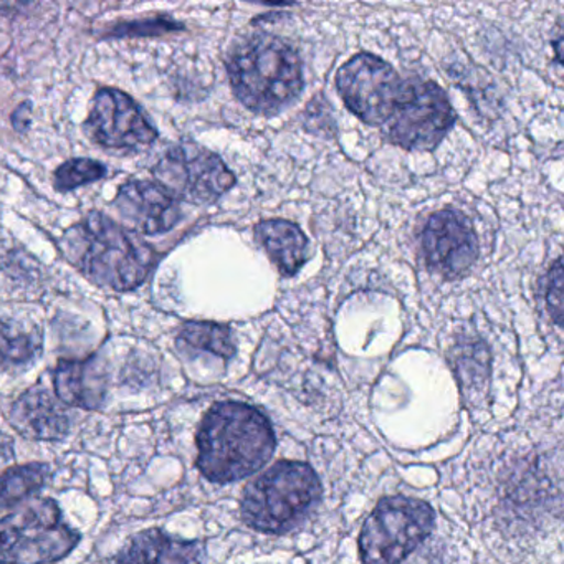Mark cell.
Segmentation results:
<instances>
[{
    "label": "cell",
    "instance_id": "6da1fadb",
    "mask_svg": "<svg viewBox=\"0 0 564 564\" xmlns=\"http://www.w3.org/2000/svg\"><path fill=\"white\" fill-rule=\"evenodd\" d=\"M197 460L204 478L232 484L256 474L275 452V432L269 417L246 402H217L204 415L196 437Z\"/></svg>",
    "mask_w": 564,
    "mask_h": 564
},
{
    "label": "cell",
    "instance_id": "7a4b0ae2",
    "mask_svg": "<svg viewBox=\"0 0 564 564\" xmlns=\"http://www.w3.org/2000/svg\"><path fill=\"white\" fill-rule=\"evenodd\" d=\"M65 257L101 289H138L154 265L150 246L101 213H91L62 239Z\"/></svg>",
    "mask_w": 564,
    "mask_h": 564
},
{
    "label": "cell",
    "instance_id": "3957f363",
    "mask_svg": "<svg viewBox=\"0 0 564 564\" xmlns=\"http://www.w3.org/2000/svg\"><path fill=\"white\" fill-rule=\"evenodd\" d=\"M227 74L237 100L260 115H272L303 90L302 62L295 48L270 34H256L236 45Z\"/></svg>",
    "mask_w": 564,
    "mask_h": 564
},
{
    "label": "cell",
    "instance_id": "277c9868",
    "mask_svg": "<svg viewBox=\"0 0 564 564\" xmlns=\"http://www.w3.org/2000/svg\"><path fill=\"white\" fill-rule=\"evenodd\" d=\"M322 495V481L313 467L280 460L247 485L240 513L243 523L260 533H289L312 513Z\"/></svg>",
    "mask_w": 564,
    "mask_h": 564
},
{
    "label": "cell",
    "instance_id": "5b68a950",
    "mask_svg": "<svg viewBox=\"0 0 564 564\" xmlns=\"http://www.w3.org/2000/svg\"><path fill=\"white\" fill-rule=\"evenodd\" d=\"M82 534L64 520L52 498H35L0 518V564H48L67 557Z\"/></svg>",
    "mask_w": 564,
    "mask_h": 564
},
{
    "label": "cell",
    "instance_id": "8992f818",
    "mask_svg": "<svg viewBox=\"0 0 564 564\" xmlns=\"http://www.w3.org/2000/svg\"><path fill=\"white\" fill-rule=\"evenodd\" d=\"M434 508L417 498L386 497L366 518L359 534L362 564H401L434 530Z\"/></svg>",
    "mask_w": 564,
    "mask_h": 564
},
{
    "label": "cell",
    "instance_id": "52a82bcc",
    "mask_svg": "<svg viewBox=\"0 0 564 564\" xmlns=\"http://www.w3.org/2000/svg\"><path fill=\"white\" fill-rule=\"evenodd\" d=\"M336 87L348 110L369 127L382 128L408 94L409 80L372 54H359L336 74Z\"/></svg>",
    "mask_w": 564,
    "mask_h": 564
},
{
    "label": "cell",
    "instance_id": "ba28073f",
    "mask_svg": "<svg viewBox=\"0 0 564 564\" xmlns=\"http://www.w3.org/2000/svg\"><path fill=\"white\" fill-rule=\"evenodd\" d=\"M457 115L434 82L409 80L408 94L381 128L389 143L409 151H432L454 128Z\"/></svg>",
    "mask_w": 564,
    "mask_h": 564
},
{
    "label": "cell",
    "instance_id": "9c48e42d",
    "mask_svg": "<svg viewBox=\"0 0 564 564\" xmlns=\"http://www.w3.org/2000/svg\"><path fill=\"white\" fill-rule=\"evenodd\" d=\"M153 174L174 199L191 204L214 203L236 184L232 171L216 153L193 143L171 148Z\"/></svg>",
    "mask_w": 564,
    "mask_h": 564
},
{
    "label": "cell",
    "instance_id": "30bf717a",
    "mask_svg": "<svg viewBox=\"0 0 564 564\" xmlns=\"http://www.w3.org/2000/svg\"><path fill=\"white\" fill-rule=\"evenodd\" d=\"M87 133L95 143L115 150H141L156 141V128L133 98L115 88L95 95Z\"/></svg>",
    "mask_w": 564,
    "mask_h": 564
},
{
    "label": "cell",
    "instance_id": "8fae6325",
    "mask_svg": "<svg viewBox=\"0 0 564 564\" xmlns=\"http://www.w3.org/2000/svg\"><path fill=\"white\" fill-rule=\"evenodd\" d=\"M421 237L425 265L442 279H462L477 262V234L457 210L445 209L429 217Z\"/></svg>",
    "mask_w": 564,
    "mask_h": 564
},
{
    "label": "cell",
    "instance_id": "7c38bea8",
    "mask_svg": "<svg viewBox=\"0 0 564 564\" xmlns=\"http://www.w3.org/2000/svg\"><path fill=\"white\" fill-rule=\"evenodd\" d=\"M115 210L130 229L147 236L167 232L181 219L180 203L150 181H131L118 191Z\"/></svg>",
    "mask_w": 564,
    "mask_h": 564
},
{
    "label": "cell",
    "instance_id": "4fadbf2b",
    "mask_svg": "<svg viewBox=\"0 0 564 564\" xmlns=\"http://www.w3.org/2000/svg\"><path fill=\"white\" fill-rule=\"evenodd\" d=\"M11 424L31 441H64L70 432L72 421L58 398L45 388L28 389L11 409Z\"/></svg>",
    "mask_w": 564,
    "mask_h": 564
},
{
    "label": "cell",
    "instance_id": "5bb4252c",
    "mask_svg": "<svg viewBox=\"0 0 564 564\" xmlns=\"http://www.w3.org/2000/svg\"><path fill=\"white\" fill-rule=\"evenodd\" d=\"M206 544L203 541L180 540L161 528L134 534L113 564H204Z\"/></svg>",
    "mask_w": 564,
    "mask_h": 564
},
{
    "label": "cell",
    "instance_id": "9a60e30c",
    "mask_svg": "<svg viewBox=\"0 0 564 564\" xmlns=\"http://www.w3.org/2000/svg\"><path fill=\"white\" fill-rule=\"evenodd\" d=\"M58 401L72 408L95 411L107 395V375L95 356L88 359H62L54 372Z\"/></svg>",
    "mask_w": 564,
    "mask_h": 564
},
{
    "label": "cell",
    "instance_id": "2e32d148",
    "mask_svg": "<svg viewBox=\"0 0 564 564\" xmlns=\"http://www.w3.org/2000/svg\"><path fill=\"white\" fill-rule=\"evenodd\" d=\"M256 239L283 276L296 275L308 260V239L290 220H262L256 226Z\"/></svg>",
    "mask_w": 564,
    "mask_h": 564
},
{
    "label": "cell",
    "instance_id": "e0dca14e",
    "mask_svg": "<svg viewBox=\"0 0 564 564\" xmlns=\"http://www.w3.org/2000/svg\"><path fill=\"white\" fill-rule=\"evenodd\" d=\"M42 352V336L35 328L12 319H0V365L21 368L31 365Z\"/></svg>",
    "mask_w": 564,
    "mask_h": 564
},
{
    "label": "cell",
    "instance_id": "ac0fdd59",
    "mask_svg": "<svg viewBox=\"0 0 564 564\" xmlns=\"http://www.w3.org/2000/svg\"><path fill=\"white\" fill-rule=\"evenodd\" d=\"M51 478V465L42 462L18 465L0 475V510L15 507L41 491Z\"/></svg>",
    "mask_w": 564,
    "mask_h": 564
},
{
    "label": "cell",
    "instance_id": "d6986e66",
    "mask_svg": "<svg viewBox=\"0 0 564 564\" xmlns=\"http://www.w3.org/2000/svg\"><path fill=\"white\" fill-rule=\"evenodd\" d=\"M177 341L189 348L213 352L219 358L230 359L236 355V343L227 326L210 322H187L180 332Z\"/></svg>",
    "mask_w": 564,
    "mask_h": 564
},
{
    "label": "cell",
    "instance_id": "ffe728a7",
    "mask_svg": "<svg viewBox=\"0 0 564 564\" xmlns=\"http://www.w3.org/2000/svg\"><path fill=\"white\" fill-rule=\"evenodd\" d=\"M107 176V167L88 158L67 161L55 171L54 183L58 191H72Z\"/></svg>",
    "mask_w": 564,
    "mask_h": 564
},
{
    "label": "cell",
    "instance_id": "44dd1931",
    "mask_svg": "<svg viewBox=\"0 0 564 564\" xmlns=\"http://www.w3.org/2000/svg\"><path fill=\"white\" fill-rule=\"evenodd\" d=\"M546 306L557 326L563 325V263L554 262L547 273Z\"/></svg>",
    "mask_w": 564,
    "mask_h": 564
},
{
    "label": "cell",
    "instance_id": "7402d4cb",
    "mask_svg": "<svg viewBox=\"0 0 564 564\" xmlns=\"http://www.w3.org/2000/svg\"><path fill=\"white\" fill-rule=\"evenodd\" d=\"M181 25L170 19H151V21L133 22V24L120 25L111 35L117 37H133V35H160L166 32L177 31Z\"/></svg>",
    "mask_w": 564,
    "mask_h": 564
},
{
    "label": "cell",
    "instance_id": "603a6c76",
    "mask_svg": "<svg viewBox=\"0 0 564 564\" xmlns=\"http://www.w3.org/2000/svg\"><path fill=\"white\" fill-rule=\"evenodd\" d=\"M14 457V448H12V441L8 435L0 434V460L8 462Z\"/></svg>",
    "mask_w": 564,
    "mask_h": 564
}]
</instances>
